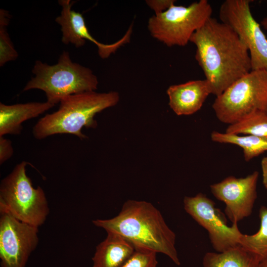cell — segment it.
Returning <instances> with one entry per match:
<instances>
[{
	"instance_id": "cell-23",
	"label": "cell",
	"mask_w": 267,
	"mask_h": 267,
	"mask_svg": "<svg viewBox=\"0 0 267 267\" xmlns=\"http://www.w3.org/2000/svg\"><path fill=\"white\" fill-rule=\"evenodd\" d=\"M147 5L154 11L155 14L162 13L175 3L174 0H148Z\"/></svg>"
},
{
	"instance_id": "cell-8",
	"label": "cell",
	"mask_w": 267,
	"mask_h": 267,
	"mask_svg": "<svg viewBox=\"0 0 267 267\" xmlns=\"http://www.w3.org/2000/svg\"><path fill=\"white\" fill-rule=\"evenodd\" d=\"M252 1L225 0L220 8V20L230 27L247 46L252 70L267 69V38L252 14Z\"/></svg>"
},
{
	"instance_id": "cell-13",
	"label": "cell",
	"mask_w": 267,
	"mask_h": 267,
	"mask_svg": "<svg viewBox=\"0 0 267 267\" xmlns=\"http://www.w3.org/2000/svg\"><path fill=\"white\" fill-rule=\"evenodd\" d=\"M167 94L169 105L175 114L187 116L200 110L212 90L206 79L197 80L171 85Z\"/></svg>"
},
{
	"instance_id": "cell-6",
	"label": "cell",
	"mask_w": 267,
	"mask_h": 267,
	"mask_svg": "<svg viewBox=\"0 0 267 267\" xmlns=\"http://www.w3.org/2000/svg\"><path fill=\"white\" fill-rule=\"evenodd\" d=\"M218 120L230 125L251 113H267V69L251 70L221 95L212 104Z\"/></svg>"
},
{
	"instance_id": "cell-1",
	"label": "cell",
	"mask_w": 267,
	"mask_h": 267,
	"mask_svg": "<svg viewBox=\"0 0 267 267\" xmlns=\"http://www.w3.org/2000/svg\"><path fill=\"white\" fill-rule=\"evenodd\" d=\"M190 42L196 46L195 59L216 97L252 70L246 45L230 27L215 18H209Z\"/></svg>"
},
{
	"instance_id": "cell-20",
	"label": "cell",
	"mask_w": 267,
	"mask_h": 267,
	"mask_svg": "<svg viewBox=\"0 0 267 267\" xmlns=\"http://www.w3.org/2000/svg\"><path fill=\"white\" fill-rule=\"evenodd\" d=\"M10 21V15L4 9L0 10V66L15 60L18 54L10 40L7 27Z\"/></svg>"
},
{
	"instance_id": "cell-3",
	"label": "cell",
	"mask_w": 267,
	"mask_h": 267,
	"mask_svg": "<svg viewBox=\"0 0 267 267\" xmlns=\"http://www.w3.org/2000/svg\"><path fill=\"white\" fill-rule=\"evenodd\" d=\"M120 99L118 92L88 91L69 95L60 102L59 109L41 118L33 128L35 138L42 139L56 134H71L81 139L88 137L82 130L95 128V115L116 105Z\"/></svg>"
},
{
	"instance_id": "cell-11",
	"label": "cell",
	"mask_w": 267,
	"mask_h": 267,
	"mask_svg": "<svg viewBox=\"0 0 267 267\" xmlns=\"http://www.w3.org/2000/svg\"><path fill=\"white\" fill-rule=\"evenodd\" d=\"M259 176L255 171L244 178L229 176L210 185L213 195L225 204V213L232 223L251 214L257 198Z\"/></svg>"
},
{
	"instance_id": "cell-12",
	"label": "cell",
	"mask_w": 267,
	"mask_h": 267,
	"mask_svg": "<svg viewBox=\"0 0 267 267\" xmlns=\"http://www.w3.org/2000/svg\"><path fill=\"white\" fill-rule=\"evenodd\" d=\"M58 2L62 6V10L55 21L61 26V41L64 44H72L79 47L85 44L86 40H89L97 47L100 57L107 58L129 42L132 32L131 29H129L121 39L113 44H104L98 42L89 33L83 15L71 9L72 2L69 0H61Z\"/></svg>"
},
{
	"instance_id": "cell-9",
	"label": "cell",
	"mask_w": 267,
	"mask_h": 267,
	"mask_svg": "<svg viewBox=\"0 0 267 267\" xmlns=\"http://www.w3.org/2000/svg\"><path fill=\"white\" fill-rule=\"evenodd\" d=\"M183 205L185 211L207 230L212 246L218 252L240 244L242 233L237 223L228 226L223 214L205 194L199 193L195 196H185Z\"/></svg>"
},
{
	"instance_id": "cell-16",
	"label": "cell",
	"mask_w": 267,
	"mask_h": 267,
	"mask_svg": "<svg viewBox=\"0 0 267 267\" xmlns=\"http://www.w3.org/2000/svg\"><path fill=\"white\" fill-rule=\"evenodd\" d=\"M260 259L240 244L222 252H208L203 267H259Z\"/></svg>"
},
{
	"instance_id": "cell-25",
	"label": "cell",
	"mask_w": 267,
	"mask_h": 267,
	"mask_svg": "<svg viewBox=\"0 0 267 267\" xmlns=\"http://www.w3.org/2000/svg\"><path fill=\"white\" fill-rule=\"evenodd\" d=\"M260 24L265 30H267V16L261 20Z\"/></svg>"
},
{
	"instance_id": "cell-18",
	"label": "cell",
	"mask_w": 267,
	"mask_h": 267,
	"mask_svg": "<svg viewBox=\"0 0 267 267\" xmlns=\"http://www.w3.org/2000/svg\"><path fill=\"white\" fill-rule=\"evenodd\" d=\"M225 133L267 136V113L256 111L241 120L229 125Z\"/></svg>"
},
{
	"instance_id": "cell-5",
	"label": "cell",
	"mask_w": 267,
	"mask_h": 267,
	"mask_svg": "<svg viewBox=\"0 0 267 267\" xmlns=\"http://www.w3.org/2000/svg\"><path fill=\"white\" fill-rule=\"evenodd\" d=\"M28 163L22 161L3 178L0 185V213H5L18 220L39 227L49 212L42 188L33 186L27 175Z\"/></svg>"
},
{
	"instance_id": "cell-22",
	"label": "cell",
	"mask_w": 267,
	"mask_h": 267,
	"mask_svg": "<svg viewBox=\"0 0 267 267\" xmlns=\"http://www.w3.org/2000/svg\"><path fill=\"white\" fill-rule=\"evenodd\" d=\"M13 154L11 142L3 136H0V164L8 160Z\"/></svg>"
},
{
	"instance_id": "cell-17",
	"label": "cell",
	"mask_w": 267,
	"mask_h": 267,
	"mask_svg": "<svg viewBox=\"0 0 267 267\" xmlns=\"http://www.w3.org/2000/svg\"><path fill=\"white\" fill-rule=\"evenodd\" d=\"M211 138L214 142L232 144L240 147L243 149L246 161H250L267 151V136L240 135L214 131L211 134Z\"/></svg>"
},
{
	"instance_id": "cell-24",
	"label": "cell",
	"mask_w": 267,
	"mask_h": 267,
	"mask_svg": "<svg viewBox=\"0 0 267 267\" xmlns=\"http://www.w3.org/2000/svg\"><path fill=\"white\" fill-rule=\"evenodd\" d=\"M261 164L263 175V183L265 187L267 189V156L262 159Z\"/></svg>"
},
{
	"instance_id": "cell-2",
	"label": "cell",
	"mask_w": 267,
	"mask_h": 267,
	"mask_svg": "<svg viewBox=\"0 0 267 267\" xmlns=\"http://www.w3.org/2000/svg\"><path fill=\"white\" fill-rule=\"evenodd\" d=\"M92 223L107 232L123 236L135 247L162 253L176 265H180L175 247L176 234L161 212L150 202L128 200L116 216L93 220Z\"/></svg>"
},
{
	"instance_id": "cell-7",
	"label": "cell",
	"mask_w": 267,
	"mask_h": 267,
	"mask_svg": "<svg viewBox=\"0 0 267 267\" xmlns=\"http://www.w3.org/2000/svg\"><path fill=\"white\" fill-rule=\"evenodd\" d=\"M212 12L207 0L195 1L188 6L174 3L165 11L149 18L148 30L153 38L168 46H184L212 17Z\"/></svg>"
},
{
	"instance_id": "cell-21",
	"label": "cell",
	"mask_w": 267,
	"mask_h": 267,
	"mask_svg": "<svg viewBox=\"0 0 267 267\" xmlns=\"http://www.w3.org/2000/svg\"><path fill=\"white\" fill-rule=\"evenodd\" d=\"M157 253L140 247H135L132 256L121 267H157Z\"/></svg>"
},
{
	"instance_id": "cell-19",
	"label": "cell",
	"mask_w": 267,
	"mask_h": 267,
	"mask_svg": "<svg viewBox=\"0 0 267 267\" xmlns=\"http://www.w3.org/2000/svg\"><path fill=\"white\" fill-rule=\"evenodd\" d=\"M260 227L252 235L242 234L240 244L261 261L267 258V207L262 206L259 211Z\"/></svg>"
},
{
	"instance_id": "cell-15",
	"label": "cell",
	"mask_w": 267,
	"mask_h": 267,
	"mask_svg": "<svg viewBox=\"0 0 267 267\" xmlns=\"http://www.w3.org/2000/svg\"><path fill=\"white\" fill-rule=\"evenodd\" d=\"M107 233L105 239L96 247L92 267H121L135 250L134 245L125 238Z\"/></svg>"
},
{
	"instance_id": "cell-10",
	"label": "cell",
	"mask_w": 267,
	"mask_h": 267,
	"mask_svg": "<svg viewBox=\"0 0 267 267\" xmlns=\"http://www.w3.org/2000/svg\"><path fill=\"white\" fill-rule=\"evenodd\" d=\"M39 227L0 213L1 267H25L39 242Z\"/></svg>"
},
{
	"instance_id": "cell-14",
	"label": "cell",
	"mask_w": 267,
	"mask_h": 267,
	"mask_svg": "<svg viewBox=\"0 0 267 267\" xmlns=\"http://www.w3.org/2000/svg\"><path fill=\"white\" fill-rule=\"evenodd\" d=\"M55 105L47 102H32L13 105L0 103V136L18 134L23 130L22 124L37 117Z\"/></svg>"
},
{
	"instance_id": "cell-4",
	"label": "cell",
	"mask_w": 267,
	"mask_h": 267,
	"mask_svg": "<svg viewBox=\"0 0 267 267\" xmlns=\"http://www.w3.org/2000/svg\"><path fill=\"white\" fill-rule=\"evenodd\" d=\"M32 72L35 77L28 82L23 91L42 90L47 101L54 105L69 95L95 91L98 85L97 77L92 71L73 62L66 51L54 65L36 61Z\"/></svg>"
},
{
	"instance_id": "cell-26",
	"label": "cell",
	"mask_w": 267,
	"mask_h": 267,
	"mask_svg": "<svg viewBox=\"0 0 267 267\" xmlns=\"http://www.w3.org/2000/svg\"><path fill=\"white\" fill-rule=\"evenodd\" d=\"M259 267H267V258L261 261Z\"/></svg>"
}]
</instances>
